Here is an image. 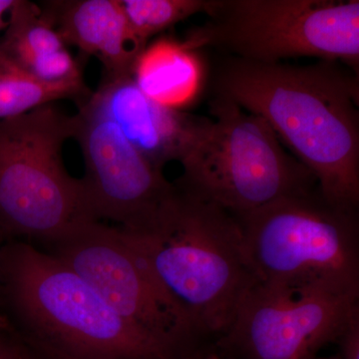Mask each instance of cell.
<instances>
[{"label":"cell","mask_w":359,"mask_h":359,"mask_svg":"<svg viewBox=\"0 0 359 359\" xmlns=\"http://www.w3.org/2000/svg\"><path fill=\"white\" fill-rule=\"evenodd\" d=\"M216 96L259 116L334 204L359 209V77L334 61L261 65L226 57Z\"/></svg>","instance_id":"6da1fadb"},{"label":"cell","mask_w":359,"mask_h":359,"mask_svg":"<svg viewBox=\"0 0 359 359\" xmlns=\"http://www.w3.org/2000/svg\"><path fill=\"white\" fill-rule=\"evenodd\" d=\"M176 186L174 200L152 226L137 231L116 228L201 339L212 346L257 280L237 217Z\"/></svg>","instance_id":"7a4b0ae2"},{"label":"cell","mask_w":359,"mask_h":359,"mask_svg":"<svg viewBox=\"0 0 359 359\" xmlns=\"http://www.w3.org/2000/svg\"><path fill=\"white\" fill-rule=\"evenodd\" d=\"M0 304L22 339L74 358L191 355L125 320L74 269L28 243L0 250Z\"/></svg>","instance_id":"3957f363"},{"label":"cell","mask_w":359,"mask_h":359,"mask_svg":"<svg viewBox=\"0 0 359 359\" xmlns=\"http://www.w3.org/2000/svg\"><path fill=\"white\" fill-rule=\"evenodd\" d=\"M237 219L257 282L359 297L358 210L314 187Z\"/></svg>","instance_id":"277c9868"},{"label":"cell","mask_w":359,"mask_h":359,"mask_svg":"<svg viewBox=\"0 0 359 359\" xmlns=\"http://www.w3.org/2000/svg\"><path fill=\"white\" fill-rule=\"evenodd\" d=\"M211 118L200 117L182 156L184 190L242 216L318 187L263 118L215 96Z\"/></svg>","instance_id":"5b68a950"},{"label":"cell","mask_w":359,"mask_h":359,"mask_svg":"<svg viewBox=\"0 0 359 359\" xmlns=\"http://www.w3.org/2000/svg\"><path fill=\"white\" fill-rule=\"evenodd\" d=\"M75 131L76 116L55 103L0 121V229L6 242L43 249L92 221L79 179L63 164V146Z\"/></svg>","instance_id":"8992f818"},{"label":"cell","mask_w":359,"mask_h":359,"mask_svg":"<svg viewBox=\"0 0 359 359\" xmlns=\"http://www.w3.org/2000/svg\"><path fill=\"white\" fill-rule=\"evenodd\" d=\"M208 20L184 42L261 65L292 58L334 61L359 71V1L207 0Z\"/></svg>","instance_id":"52a82bcc"},{"label":"cell","mask_w":359,"mask_h":359,"mask_svg":"<svg viewBox=\"0 0 359 359\" xmlns=\"http://www.w3.org/2000/svg\"><path fill=\"white\" fill-rule=\"evenodd\" d=\"M41 250L74 269L135 327L188 354L209 346L155 282L116 226L83 222Z\"/></svg>","instance_id":"ba28073f"},{"label":"cell","mask_w":359,"mask_h":359,"mask_svg":"<svg viewBox=\"0 0 359 359\" xmlns=\"http://www.w3.org/2000/svg\"><path fill=\"white\" fill-rule=\"evenodd\" d=\"M359 297L257 282L212 348L224 359H314L335 344Z\"/></svg>","instance_id":"9c48e42d"},{"label":"cell","mask_w":359,"mask_h":359,"mask_svg":"<svg viewBox=\"0 0 359 359\" xmlns=\"http://www.w3.org/2000/svg\"><path fill=\"white\" fill-rule=\"evenodd\" d=\"M88 98L77 104L74 136L84 158L85 174L79 181L87 216L113 222L124 231L147 229L174 200L176 184L150 164Z\"/></svg>","instance_id":"30bf717a"},{"label":"cell","mask_w":359,"mask_h":359,"mask_svg":"<svg viewBox=\"0 0 359 359\" xmlns=\"http://www.w3.org/2000/svg\"><path fill=\"white\" fill-rule=\"evenodd\" d=\"M88 99L161 171L169 163L180 162L200 120L199 116L155 102L138 88L132 76H103Z\"/></svg>","instance_id":"8fae6325"},{"label":"cell","mask_w":359,"mask_h":359,"mask_svg":"<svg viewBox=\"0 0 359 359\" xmlns=\"http://www.w3.org/2000/svg\"><path fill=\"white\" fill-rule=\"evenodd\" d=\"M40 7L66 44L101 61L103 76H132L146 46L132 32L120 0H50Z\"/></svg>","instance_id":"7c38bea8"},{"label":"cell","mask_w":359,"mask_h":359,"mask_svg":"<svg viewBox=\"0 0 359 359\" xmlns=\"http://www.w3.org/2000/svg\"><path fill=\"white\" fill-rule=\"evenodd\" d=\"M67 46L39 4L16 0L0 37V51L7 58L47 83L83 80Z\"/></svg>","instance_id":"4fadbf2b"},{"label":"cell","mask_w":359,"mask_h":359,"mask_svg":"<svg viewBox=\"0 0 359 359\" xmlns=\"http://www.w3.org/2000/svg\"><path fill=\"white\" fill-rule=\"evenodd\" d=\"M132 78L155 102L184 111L197 100L204 86V62L185 42L161 39L142 51Z\"/></svg>","instance_id":"5bb4252c"},{"label":"cell","mask_w":359,"mask_h":359,"mask_svg":"<svg viewBox=\"0 0 359 359\" xmlns=\"http://www.w3.org/2000/svg\"><path fill=\"white\" fill-rule=\"evenodd\" d=\"M83 80L47 83L33 77L0 51V121L59 100L83 102L90 96Z\"/></svg>","instance_id":"9a60e30c"},{"label":"cell","mask_w":359,"mask_h":359,"mask_svg":"<svg viewBox=\"0 0 359 359\" xmlns=\"http://www.w3.org/2000/svg\"><path fill=\"white\" fill-rule=\"evenodd\" d=\"M136 39L144 46L155 35L198 13L207 0H120Z\"/></svg>","instance_id":"2e32d148"},{"label":"cell","mask_w":359,"mask_h":359,"mask_svg":"<svg viewBox=\"0 0 359 359\" xmlns=\"http://www.w3.org/2000/svg\"><path fill=\"white\" fill-rule=\"evenodd\" d=\"M335 344L339 346L340 359H359V309L349 318Z\"/></svg>","instance_id":"e0dca14e"},{"label":"cell","mask_w":359,"mask_h":359,"mask_svg":"<svg viewBox=\"0 0 359 359\" xmlns=\"http://www.w3.org/2000/svg\"><path fill=\"white\" fill-rule=\"evenodd\" d=\"M0 359H18L15 332H0Z\"/></svg>","instance_id":"ac0fdd59"},{"label":"cell","mask_w":359,"mask_h":359,"mask_svg":"<svg viewBox=\"0 0 359 359\" xmlns=\"http://www.w3.org/2000/svg\"><path fill=\"white\" fill-rule=\"evenodd\" d=\"M23 340H25L26 344H29L33 349H35L44 359H77L72 358V356L67 355V354L60 353V351H55V349L51 348V347L43 346V344L28 341V340L26 339ZM204 348L200 349L197 353L191 354V355L186 356V358L182 359H200L201 351Z\"/></svg>","instance_id":"d6986e66"},{"label":"cell","mask_w":359,"mask_h":359,"mask_svg":"<svg viewBox=\"0 0 359 359\" xmlns=\"http://www.w3.org/2000/svg\"><path fill=\"white\" fill-rule=\"evenodd\" d=\"M16 347H18V359H44L29 344H26L20 335L15 332Z\"/></svg>","instance_id":"ffe728a7"},{"label":"cell","mask_w":359,"mask_h":359,"mask_svg":"<svg viewBox=\"0 0 359 359\" xmlns=\"http://www.w3.org/2000/svg\"><path fill=\"white\" fill-rule=\"evenodd\" d=\"M15 2L16 0H0V32L7 27L9 13Z\"/></svg>","instance_id":"44dd1931"},{"label":"cell","mask_w":359,"mask_h":359,"mask_svg":"<svg viewBox=\"0 0 359 359\" xmlns=\"http://www.w3.org/2000/svg\"><path fill=\"white\" fill-rule=\"evenodd\" d=\"M13 330L14 328L11 325V321H9L6 314L4 313L1 304H0V332H8V330Z\"/></svg>","instance_id":"7402d4cb"},{"label":"cell","mask_w":359,"mask_h":359,"mask_svg":"<svg viewBox=\"0 0 359 359\" xmlns=\"http://www.w3.org/2000/svg\"><path fill=\"white\" fill-rule=\"evenodd\" d=\"M200 359H224L222 356H219L214 349L212 348L211 346L205 347L202 351H201Z\"/></svg>","instance_id":"603a6c76"},{"label":"cell","mask_w":359,"mask_h":359,"mask_svg":"<svg viewBox=\"0 0 359 359\" xmlns=\"http://www.w3.org/2000/svg\"><path fill=\"white\" fill-rule=\"evenodd\" d=\"M314 359H340L339 354H334V355L327 356V358H321V356H318V358Z\"/></svg>","instance_id":"cb8c5ba5"},{"label":"cell","mask_w":359,"mask_h":359,"mask_svg":"<svg viewBox=\"0 0 359 359\" xmlns=\"http://www.w3.org/2000/svg\"><path fill=\"white\" fill-rule=\"evenodd\" d=\"M4 243H6V238H4L1 229H0V250H1L2 245H4Z\"/></svg>","instance_id":"d4e9b609"}]
</instances>
